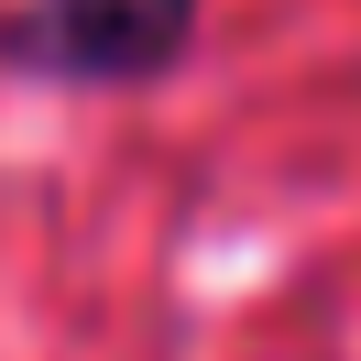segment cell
<instances>
[{
	"label": "cell",
	"mask_w": 361,
	"mask_h": 361,
	"mask_svg": "<svg viewBox=\"0 0 361 361\" xmlns=\"http://www.w3.org/2000/svg\"><path fill=\"white\" fill-rule=\"evenodd\" d=\"M197 0H23L11 44L33 66H77V77H121V66H154L164 44L186 33Z\"/></svg>",
	"instance_id": "1"
}]
</instances>
